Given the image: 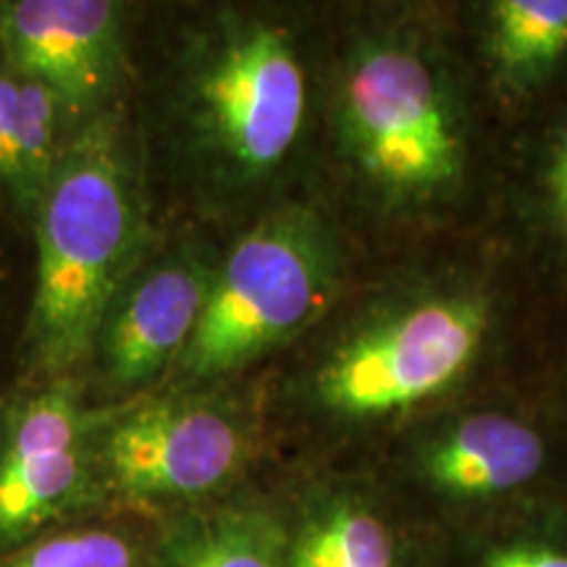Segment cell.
Wrapping results in <instances>:
<instances>
[{"label":"cell","instance_id":"obj_16","mask_svg":"<svg viewBox=\"0 0 567 567\" xmlns=\"http://www.w3.org/2000/svg\"><path fill=\"white\" fill-rule=\"evenodd\" d=\"M486 567H567V557L549 549H507L488 559Z\"/></svg>","mask_w":567,"mask_h":567},{"label":"cell","instance_id":"obj_5","mask_svg":"<svg viewBox=\"0 0 567 567\" xmlns=\"http://www.w3.org/2000/svg\"><path fill=\"white\" fill-rule=\"evenodd\" d=\"M208 130L247 172H266L297 142L305 118V71L268 27L231 40L200 80Z\"/></svg>","mask_w":567,"mask_h":567},{"label":"cell","instance_id":"obj_17","mask_svg":"<svg viewBox=\"0 0 567 567\" xmlns=\"http://www.w3.org/2000/svg\"><path fill=\"white\" fill-rule=\"evenodd\" d=\"M549 193H551V205H555L559 221L567 226V132L557 147L555 163H551Z\"/></svg>","mask_w":567,"mask_h":567},{"label":"cell","instance_id":"obj_14","mask_svg":"<svg viewBox=\"0 0 567 567\" xmlns=\"http://www.w3.org/2000/svg\"><path fill=\"white\" fill-rule=\"evenodd\" d=\"M9 567H134L130 542L109 530H76L21 551Z\"/></svg>","mask_w":567,"mask_h":567},{"label":"cell","instance_id":"obj_2","mask_svg":"<svg viewBox=\"0 0 567 567\" xmlns=\"http://www.w3.org/2000/svg\"><path fill=\"white\" fill-rule=\"evenodd\" d=\"M331 287V258L305 213L268 218L210 276L205 308L182 368L216 375L292 337L318 313Z\"/></svg>","mask_w":567,"mask_h":567},{"label":"cell","instance_id":"obj_6","mask_svg":"<svg viewBox=\"0 0 567 567\" xmlns=\"http://www.w3.org/2000/svg\"><path fill=\"white\" fill-rule=\"evenodd\" d=\"M6 66L45 84L63 113L90 116L116 87L122 27L116 0H6Z\"/></svg>","mask_w":567,"mask_h":567},{"label":"cell","instance_id":"obj_1","mask_svg":"<svg viewBox=\"0 0 567 567\" xmlns=\"http://www.w3.org/2000/svg\"><path fill=\"white\" fill-rule=\"evenodd\" d=\"M32 344L66 373L95 347L137 247V197L116 126L97 116L63 147L38 203Z\"/></svg>","mask_w":567,"mask_h":567},{"label":"cell","instance_id":"obj_7","mask_svg":"<svg viewBox=\"0 0 567 567\" xmlns=\"http://www.w3.org/2000/svg\"><path fill=\"white\" fill-rule=\"evenodd\" d=\"M243 457L229 417L193 402H147L113 425L103 460L122 492L195 496L224 484Z\"/></svg>","mask_w":567,"mask_h":567},{"label":"cell","instance_id":"obj_11","mask_svg":"<svg viewBox=\"0 0 567 567\" xmlns=\"http://www.w3.org/2000/svg\"><path fill=\"white\" fill-rule=\"evenodd\" d=\"M61 113L45 84L0 66V184L24 208H38L61 163Z\"/></svg>","mask_w":567,"mask_h":567},{"label":"cell","instance_id":"obj_9","mask_svg":"<svg viewBox=\"0 0 567 567\" xmlns=\"http://www.w3.org/2000/svg\"><path fill=\"white\" fill-rule=\"evenodd\" d=\"M210 276L195 260L176 258L118 292L97 337L113 384L137 386L182 358L200 323Z\"/></svg>","mask_w":567,"mask_h":567},{"label":"cell","instance_id":"obj_12","mask_svg":"<svg viewBox=\"0 0 567 567\" xmlns=\"http://www.w3.org/2000/svg\"><path fill=\"white\" fill-rule=\"evenodd\" d=\"M492 53L509 82L547 76L567 53V0H492Z\"/></svg>","mask_w":567,"mask_h":567},{"label":"cell","instance_id":"obj_8","mask_svg":"<svg viewBox=\"0 0 567 567\" xmlns=\"http://www.w3.org/2000/svg\"><path fill=\"white\" fill-rule=\"evenodd\" d=\"M84 413L59 381L27 402L0 450V538H21L61 513L80 492Z\"/></svg>","mask_w":567,"mask_h":567},{"label":"cell","instance_id":"obj_15","mask_svg":"<svg viewBox=\"0 0 567 567\" xmlns=\"http://www.w3.org/2000/svg\"><path fill=\"white\" fill-rule=\"evenodd\" d=\"M172 567H276L264 538L247 526L229 523L197 536Z\"/></svg>","mask_w":567,"mask_h":567},{"label":"cell","instance_id":"obj_3","mask_svg":"<svg viewBox=\"0 0 567 567\" xmlns=\"http://www.w3.org/2000/svg\"><path fill=\"white\" fill-rule=\"evenodd\" d=\"M344 126L368 176L392 193L455 179L460 145L434 74L400 48H375L344 82Z\"/></svg>","mask_w":567,"mask_h":567},{"label":"cell","instance_id":"obj_13","mask_svg":"<svg viewBox=\"0 0 567 567\" xmlns=\"http://www.w3.org/2000/svg\"><path fill=\"white\" fill-rule=\"evenodd\" d=\"M394 547L379 517L339 509L316 523L295 549V567H392Z\"/></svg>","mask_w":567,"mask_h":567},{"label":"cell","instance_id":"obj_4","mask_svg":"<svg viewBox=\"0 0 567 567\" xmlns=\"http://www.w3.org/2000/svg\"><path fill=\"white\" fill-rule=\"evenodd\" d=\"M486 308L476 300L417 305L347 344L323 368L321 396L347 415H379L429 400L476 354Z\"/></svg>","mask_w":567,"mask_h":567},{"label":"cell","instance_id":"obj_10","mask_svg":"<svg viewBox=\"0 0 567 567\" xmlns=\"http://www.w3.org/2000/svg\"><path fill=\"white\" fill-rule=\"evenodd\" d=\"M544 463L542 439L507 415H473L429 455V473L457 494H499L528 484Z\"/></svg>","mask_w":567,"mask_h":567}]
</instances>
